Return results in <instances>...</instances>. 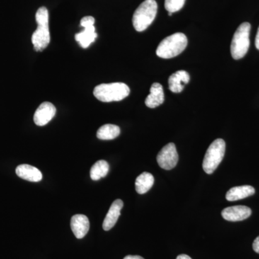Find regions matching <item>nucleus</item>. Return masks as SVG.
<instances>
[{
  "mask_svg": "<svg viewBox=\"0 0 259 259\" xmlns=\"http://www.w3.org/2000/svg\"><path fill=\"white\" fill-rule=\"evenodd\" d=\"M35 20L37 28L32 33V44L35 51H42L47 49L51 41L49 15L47 8L41 7L37 10Z\"/></svg>",
  "mask_w": 259,
  "mask_h": 259,
  "instance_id": "obj_1",
  "label": "nucleus"
},
{
  "mask_svg": "<svg viewBox=\"0 0 259 259\" xmlns=\"http://www.w3.org/2000/svg\"><path fill=\"white\" fill-rule=\"evenodd\" d=\"M131 90L127 84L122 82L101 83L94 90V95L103 102H118L130 95Z\"/></svg>",
  "mask_w": 259,
  "mask_h": 259,
  "instance_id": "obj_2",
  "label": "nucleus"
},
{
  "mask_svg": "<svg viewBox=\"0 0 259 259\" xmlns=\"http://www.w3.org/2000/svg\"><path fill=\"white\" fill-rule=\"evenodd\" d=\"M188 40L185 34L177 32L163 39L156 49V54L162 59H171L182 54Z\"/></svg>",
  "mask_w": 259,
  "mask_h": 259,
  "instance_id": "obj_3",
  "label": "nucleus"
},
{
  "mask_svg": "<svg viewBox=\"0 0 259 259\" xmlns=\"http://www.w3.org/2000/svg\"><path fill=\"white\" fill-rule=\"evenodd\" d=\"M158 5L155 0H146L136 9L133 25L136 31L143 32L152 24L157 14Z\"/></svg>",
  "mask_w": 259,
  "mask_h": 259,
  "instance_id": "obj_4",
  "label": "nucleus"
},
{
  "mask_svg": "<svg viewBox=\"0 0 259 259\" xmlns=\"http://www.w3.org/2000/svg\"><path fill=\"white\" fill-rule=\"evenodd\" d=\"M250 25L248 23H242L237 29L231 46L232 57L236 60L244 57L250 47Z\"/></svg>",
  "mask_w": 259,
  "mask_h": 259,
  "instance_id": "obj_5",
  "label": "nucleus"
},
{
  "mask_svg": "<svg viewBox=\"0 0 259 259\" xmlns=\"http://www.w3.org/2000/svg\"><path fill=\"white\" fill-rule=\"evenodd\" d=\"M226 153V143L223 139H218L210 144L204 156L203 163L204 171L211 175L215 171L220 163L223 161Z\"/></svg>",
  "mask_w": 259,
  "mask_h": 259,
  "instance_id": "obj_6",
  "label": "nucleus"
},
{
  "mask_svg": "<svg viewBox=\"0 0 259 259\" xmlns=\"http://www.w3.org/2000/svg\"><path fill=\"white\" fill-rule=\"evenodd\" d=\"M95 22V18L92 16H87L81 19V26L83 27V30L76 34L75 39L83 49H88L96 40L97 34L94 25Z\"/></svg>",
  "mask_w": 259,
  "mask_h": 259,
  "instance_id": "obj_7",
  "label": "nucleus"
},
{
  "mask_svg": "<svg viewBox=\"0 0 259 259\" xmlns=\"http://www.w3.org/2000/svg\"><path fill=\"white\" fill-rule=\"evenodd\" d=\"M179 156L176 146L173 143L166 145L157 156L158 165L163 169L171 170L177 166Z\"/></svg>",
  "mask_w": 259,
  "mask_h": 259,
  "instance_id": "obj_8",
  "label": "nucleus"
},
{
  "mask_svg": "<svg viewBox=\"0 0 259 259\" xmlns=\"http://www.w3.org/2000/svg\"><path fill=\"white\" fill-rule=\"evenodd\" d=\"M56 113V107L52 103L49 102H42L34 114V122L37 126L46 125L54 118Z\"/></svg>",
  "mask_w": 259,
  "mask_h": 259,
  "instance_id": "obj_9",
  "label": "nucleus"
},
{
  "mask_svg": "<svg viewBox=\"0 0 259 259\" xmlns=\"http://www.w3.org/2000/svg\"><path fill=\"white\" fill-rule=\"evenodd\" d=\"M251 213V209L246 206H233L223 209L222 216L226 221L237 222L249 218Z\"/></svg>",
  "mask_w": 259,
  "mask_h": 259,
  "instance_id": "obj_10",
  "label": "nucleus"
},
{
  "mask_svg": "<svg viewBox=\"0 0 259 259\" xmlns=\"http://www.w3.org/2000/svg\"><path fill=\"white\" fill-rule=\"evenodd\" d=\"M71 228L78 239H81L88 234L90 230V221L84 214H75L71 218Z\"/></svg>",
  "mask_w": 259,
  "mask_h": 259,
  "instance_id": "obj_11",
  "label": "nucleus"
},
{
  "mask_svg": "<svg viewBox=\"0 0 259 259\" xmlns=\"http://www.w3.org/2000/svg\"><path fill=\"white\" fill-rule=\"evenodd\" d=\"M190 74L184 70H180L168 78V88L172 93H182L185 85L190 82Z\"/></svg>",
  "mask_w": 259,
  "mask_h": 259,
  "instance_id": "obj_12",
  "label": "nucleus"
},
{
  "mask_svg": "<svg viewBox=\"0 0 259 259\" xmlns=\"http://www.w3.org/2000/svg\"><path fill=\"white\" fill-rule=\"evenodd\" d=\"M122 207H123V202L121 199H116L112 202L111 207L109 209L102 224V228L105 231H110L115 226L117 220L120 217V211Z\"/></svg>",
  "mask_w": 259,
  "mask_h": 259,
  "instance_id": "obj_13",
  "label": "nucleus"
},
{
  "mask_svg": "<svg viewBox=\"0 0 259 259\" xmlns=\"http://www.w3.org/2000/svg\"><path fill=\"white\" fill-rule=\"evenodd\" d=\"M164 102V93L161 83H153L150 90V95L146 97V106L149 108H156Z\"/></svg>",
  "mask_w": 259,
  "mask_h": 259,
  "instance_id": "obj_14",
  "label": "nucleus"
},
{
  "mask_svg": "<svg viewBox=\"0 0 259 259\" xmlns=\"http://www.w3.org/2000/svg\"><path fill=\"white\" fill-rule=\"evenodd\" d=\"M16 174L20 178L29 182H38L42 178L40 170L28 164H22L17 167Z\"/></svg>",
  "mask_w": 259,
  "mask_h": 259,
  "instance_id": "obj_15",
  "label": "nucleus"
},
{
  "mask_svg": "<svg viewBox=\"0 0 259 259\" xmlns=\"http://www.w3.org/2000/svg\"><path fill=\"white\" fill-rule=\"evenodd\" d=\"M255 194V189L249 185L235 187L228 190L226 194V199L228 201H237L246 198Z\"/></svg>",
  "mask_w": 259,
  "mask_h": 259,
  "instance_id": "obj_16",
  "label": "nucleus"
},
{
  "mask_svg": "<svg viewBox=\"0 0 259 259\" xmlns=\"http://www.w3.org/2000/svg\"><path fill=\"white\" fill-rule=\"evenodd\" d=\"M154 183V178L151 174L144 172L137 177L136 181V190L140 194H144L151 190Z\"/></svg>",
  "mask_w": 259,
  "mask_h": 259,
  "instance_id": "obj_17",
  "label": "nucleus"
},
{
  "mask_svg": "<svg viewBox=\"0 0 259 259\" xmlns=\"http://www.w3.org/2000/svg\"><path fill=\"white\" fill-rule=\"evenodd\" d=\"M120 134V128L117 125L107 124L99 128L97 132V137L100 140H113Z\"/></svg>",
  "mask_w": 259,
  "mask_h": 259,
  "instance_id": "obj_18",
  "label": "nucleus"
},
{
  "mask_svg": "<svg viewBox=\"0 0 259 259\" xmlns=\"http://www.w3.org/2000/svg\"><path fill=\"white\" fill-rule=\"evenodd\" d=\"M110 170V166L106 161L100 160L92 166L90 170V177L94 181L100 180L107 176Z\"/></svg>",
  "mask_w": 259,
  "mask_h": 259,
  "instance_id": "obj_19",
  "label": "nucleus"
},
{
  "mask_svg": "<svg viewBox=\"0 0 259 259\" xmlns=\"http://www.w3.org/2000/svg\"><path fill=\"white\" fill-rule=\"evenodd\" d=\"M185 1L186 0H165V8L168 13H176L183 8Z\"/></svg>",
  "mask_w": 259,
  "mask_h": 259,
  "instance_id": "obj_20",
  "label": "nucleus"
},
{
  "mask_svg": "<svg viewBox=\"0 0 259 259\" xmlns=\"http://www.w3.org/2000/svg\"><path fill=\"white\" fill-rule=\"evenodd\" d=\"M253 249L257 253H259V236L255 238L253 243Z\"/></svg>",
  "mask_w": 259,
  "mask_h": 259,
  "instance_id": "obj_21",
  "label": "nucleus"
},
{
  "mask_svg": "<svg viewBox=\"0 0 259 259\" xmlns=\"http://www.w3.org/2000/svg\"><path fill=\"white\" fill-rule=\"evenodd\" d=\"M124 259H144L143 257L140 256V255H129L125 256Z\"/></svg>",
  "mask_w": 259,
  "mask_h": 259,
  "instance_id": "obj_22",
  "label": "nucleus"
},
{
  "mask_svg": "<svg viewBox=\"0 0 259 259\" xmlns=\"http://www.w3.org/2000/svg\"><path fill=\"white\" fill-rule=\"evenodd\" d=\"M255 47L259 50V28L258 29V32H257L256 37H255Z\"/></svg>",
  "mask_w": 259,
  "mask_h": 259,
  "instance_id": "obj_23",
  "label": "nucleus"
},
{
  "mask_svg": "<svg viewBox=\"0 0 259 259\" xmlns=\"http://www.w3.org/2000/svg\"><path fill=\"white\" fill-rule=\"evenodd\" d=\"M177 259H192V258H190L189 255H186V254H182L178 255L177 256Z\"/></svg>",
  "mask_w": 259,
  "mask_h": 259,
  "instance_id": "obj_24",
  "label": "nucleus"
}]
</instances>
